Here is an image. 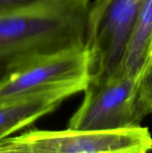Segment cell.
<instances>
[{
    "mask_svg": "<svg viewBox=\"0 0 152 153\" xmlns=\"http://www.w3.org/2000/svg\"><path fill=\"white\" fill-rule=\"evenodd\" d=\"M90 79V54L85 45L29 57L0 74V103L56 90L76 94L85 90Z\"/></svg>",
    "mask_w": 152,
    "mask_h": 153,
    "instance_id": "2",
    "label": "cell"
},
{
    "mask_svg": "<svg viewBox=\"0 0 152 153\" xmlns=\"http://www.w3.org/2000/svg\"><path fill=\"white\" fill-rule=\"evenodd\" d=\"M151 51L152 0H144L138 13L124 57L116 71L130 75L140 74Z\"/></svg>",
    "mask_w": 152,
    "mask_h": 153,
    "instance_id": "7",
    "label": "cell"
},
{
    "mask_svg": "<svg viewBox=\"0 0 152 153\" xmlns=\"http://www.w3.org/2000/svg\"><path fill=\"white\" fill-rule=\"evenodd\" d=\"M47 0H0V14L27 8Z\"/></svg>",
    "mask_w": 152,
    "mask_h": 153,
    "instance_id": "9",
    "label": "cell"
},
{
    "mask_svg": "<svg viewBox=\"0 0 152 153\" xmlns=\"http://www.w3.org/2000/svg\"><path fill=\"white\" fill-rule=\"evenodd\" d=\"M136 110L141 121L152 113V51L140 76L136 91Z\"/></svg>",
    "mask_w": 152,
    "mask_h": 153,
    "instance_id": "8",
    "label": "cell"
},
{
    "mask_svg": "<svg viewBox=\"0 0 152 153\" xmlns=\"http://www.w3.org/2000/svg\"><path fill=\"white\" fill-rule=\"evenodd\" d=\"M143 1L108 0L99 11L89 13L85 46L90 54V81L104 79L117 69Z\"/></svg>",
    "mask_w": 152,
    "mask_h": 153,
    "instance_id": "5",
    "label": "cell"
},
{
    "mask_svg": "<svg viewBox=\"0 0 152 153\" xmlns=\"http://www.w3.org/2000/svg\"><path fill=\"white\" fill-rule=\"evenodd\" d=\"M90 4L47 0L0 14V74L29 57L85 45Z\"/></svg>",
    "mask_w": 152,
    "mask_h": 153,
    "instance_id": "1",
    "label": "cell"
},
{
    "mask_svg": "<svg viewBox=\"0 0 152 153\" xmlns=\"http://www.w3.org/2000/svg\"><path fill=\"white\" fill-rule=\"evenodd\" d=\"M152 150L149 129H30L0 141V153H144Z\"/></svg>",
    "mask_w": 152,
    "mask_h": 153,
    "instance_id": "3",
    "label": "cell"
},
{
    "mask_svg": "<svg viewBox=\"0 0 152 153\" xmlns=\"http://www.w3.org/2000/svg\"><path fill=\"white\" fill-rule=\"evenodd\" d=\"M108 1V0H94L93 3H91L90 4L89 13H94L99 11Z\"/></svg>",
    "mask_w": 152,
    "mask_h": 153,
    "instance_id": "10",
    "label": "cell"
},
{
    "mask_svg": "<svg viewBox=\"0 0 152 153\" xmlns=\"http://www.w3.org/2000/svg\"><path fill=\"white\" fill-rule=\"evenodd\" d=\"M74 94L70 90H56L0 103V141L53 112Z\"/></svg>",
    "mask_w": 152,
    "mask_h": 153,
    "instance_id": "6",
    "label": "cell"
},
{
    "mask_svg": "<svg viewBox=\"0 0 152 153\" xmlns=\"http://www.w3.org/2000/svg\"><path fill=\"white\" fill-rule=\"evenodd\" d=\"M142 73L130 75L118 71L90 81L81 106L68 127L82 130H111L141 126L136 110V91Z\"/></svg>",
    "mask_w": 152,
    "mask_h": 153,
    "instance_id": "4",
    "label": "cell"
},
{
    "mask_svg": "<svg viewBox=\"0 0 152 153\" xmlns=\"http://www.w3.org/2000/svg\"><path fill=\"white\" fill-rule=\"evenodd\" d=\"M81 1H83V2H85V3H88V4H90V0H81Z\"/></svg>",
    "mask_w": 152,
    "mask_h": 153,
    "instance_id": "11",
    "label": "cell"
}]
</instances>
